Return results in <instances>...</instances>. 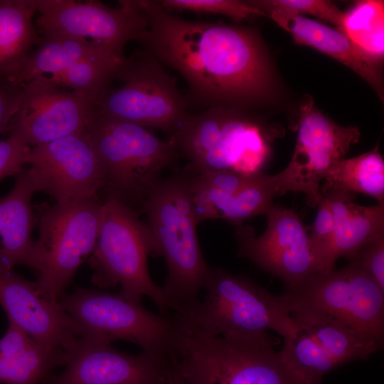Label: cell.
I'll return each mask as SVG.
<instances>
[{"instance_id": "19", "label": "cell", "mask_w": 384, "mask_h": 384, "mask_svg": "<svg viewBox=\"0 0 384 384\" xmlns=\"http://www.w3.org/2000/svg\"><path fill=\"white\" fill-rule=\"evenodd\" d=\"M0 304L9 321L39 343L68 353L80 334L58 300L44 294L31 282L0 265Z\"/></svg>"}, {"instance_id": "2", "label": "cell", "mask_w": 384, "mask_h": 384, "mask_svg": "<svg viewBox=\"0 0 384 384\" xmlns=\"http://www.w3.org/2000/svg\"><path fill=\"white\" fill-rule=\"evenodd\" d=\"M267 331L213 336L177 323L169 356L178 384H303Z\"/></svg>"}, {"instance_id": "8", "label": "cell", "mask_w": 384, "mask_h": 384, "mask_svg": "<svg viewBox=\"0 0 384 384\" xmlns=\"http://www.w3.org/2000/svg\"><path fill=\"white\" fill-rule=\"evenodd\" d=\"M103 217L104 203L97 197L56 203L38 212L39 235L27 266L38 272L36 282L47 297L58 300L92 254Z\"/></svg>"}, {"instance_id": "28", "label": "cell", "mask_w": 384, "mask_h": 384, "mask_svg": "<svg viewBox=\"0 0 384 384\" xmlns=\"http://www.w3.org/2000/svg\"><path fill=\"white\" fill-rule=\"evenodd\" d=\"M68 353L60 348L33 341L13 359L0 357V384H39L56 367L65 365Z\"/></svg>"}, {"instance_id": "38", "label": "cell", "mask_w": 384, "mask_h": 384, "mask_svg": "<svg viewBox=\"0 0 384 384\" xmlns=\"http://www.w3.org/2000/svg\"><path fill=\"white\" fill-rule=\"evenodd\" d=\"M166 384H168V381H167Z\"/></svg>"}, {"instance_id": "23", "label": "cell", "mask_w": 384, "mask_h": 384, "mask_svg": "<svg viewBox=\"0 0 384 384\" xmlns=\"http://www.w3.org/2000/svg\"><path fill=\"white\" fill-rule=\"evenodd\" d=\"M36 12V0H0V82H18L33 47L40 43Z\"/></svg>"}, {"instance_id": "9", "label": "cell", "mask_w": 384, "mask_h": 384, "mask_svg": "<svg viewBox=\"0 0 384 384\" xmlns=\"http://www.w3.org/2000/svg\"><path fill=\"white\" fill-rule=\"evenodd\" d=\"M282 294L291 315L325 316L375 341L384 338V290L352 262L342 269L317 272Z\"/></svg>"}, {"instance_id": "27", "label": "cell", "mask_w": 384, "mask_h": 384, "mask_svg": "<svg viewBox=\"0 0 384 384\" xmlns=\"http://www.w3.org/2000/svg\"><path fill=\"white\" fill-rule=\"evenodd\" d=\"M343 33L378 64L384 55V1H356L344 13Z\"/></svg>"}, {"instance_id": "24", "label": "cell", "mask_w": 384, "mask_h": 384, "mask_svg": "<svg viewBox=\"0 0 384 384\" xmlns=\"http://www.w3.org/2000/svg\"><path fill=\"white\" fill-rule=\"evenodd\" d=\"M119 59L92 42L58 35H45L28 58L17 82L25 84L31 79L60 73L85 60Z\"/></svg>"}, {"instance_id": "1", "label": "cell", "mask_w": 384, "mask_h": 384, "mask_svg": "<svg viewBox=\"0 0 384 384\" xmlns=\"http://www.w3.org/2000/svg\"><path fill=\"white\" fill-rule=\"evenodd\" d=\"M137 3L149 21L139 43L162 65L185 79L189 100L206 110H242L272 94L271 67L261 41L252 30L220 22L183 19L169 14L157 1L137 0Z\"/></svg>"}, {"instance_id": "16", "label": "cell", "mask_w": 384, "mask_h": 384, "mask_svg": "<svg viewBox=\"0 0 384 384\" xmlns=\"http://www.w3.org/2000/svg\"><path fill=\"white\" fill-rule=\"evenodd\" d=\"M168 356L142 351L129 355L111 342L91 335L77 338L65 370L44 384H166Z\"/></svg>"}, {"instance_id": "37", "label": "cell", "mask_w": 384, "mask_h": 384, "mask_svg": "<svg viewBox=\"0 0 384 384\" xmlns=\"http://www.w3.org/2000/svg\"><path fill=\"white\" fill-rule=\"evenodd\" d=\"M171 384H178V383L176 382H172Z\"/></svg>"}, {"instance_id": "11", "label": "cell", "mask_w": 384, "mask_h": 384, "mask_svg": "<svg viewBox=\"0 0 384 384\" xmlns=\"http://www.w3.org/2000/svg\"><path fill=\"white\" fill-rule=\"evenodd\" d=\"M117 79L124 85L107 89L94 103V110L169 133L188 113L186 97L162 64L144 49L126 58Z\"/></svg>"}, {"instance_id": "30", "label": "cell", "mask_w": 384, "mask_h": 384, "mask_svg": "<svg viewBox=\"0 0 384 384\" xmlns=\"http://www.w3.org/2000/svg\"><path fill=\"white\" fill-rule=\"evenodd\" d=\"M246 1L265 14L269 10L278 9L299 16L309 14L331 23L337 28V30L343 33L344 12L329 1L257 0Z\"/></svg>"}, {"instance_id": "15", "label": "cell", "mask_w": 384, "mask_h": 384, "mask_svg": "<svg viewBox=\"0 0 384 384\" xmlns=\"http://www.w3.org/2000/svg\"><path fill=\"white\" fill-rule=\"evenodd\" d=\"M265 232L256 236L250 225L237 226L238 255L292 287L316 272L308 233L298 215L282 206L272 204L265 213Z\"/></svg>"}, {"instance_id": "13", "label": "cell", "mask_w": 384, "mask_h": 384, "mask_svg": "<svg viewBox=\"0 0 384 384\" xmlns=\"http://www.w3.org/2000/svg\"><path fill=\"white\" fill-rule=\"evenodd\" d=\"M300 107L297 137L288 165L277 174L280 195L305 194L306 203L317 206L323 196L320 183L360 139L358 127L341 126L319 110L311 97Z\"/></svg>"}, {"instance_id": "25", "label": "cell", "mask_w": 384, "mask_h": 384, "mask_svg": "<svg viewBox=\"0 0 384 384\" xmlns=\"http://www.w3.org/2000/svg\"><path fill=\"white\" fill-rule=\"evenodd\" d=\"M195 178L210 198L218 219H224L236 226L258 215H265L280 195L278 175L265 173L256 175L240 188L220 191L207 187L195 174Z\"/></svg>"}, {"instance_id": "17", "label": "cell", "mask_w": 384, "mask_h": 384, "mask_svg": "<svg viewBox=\"0 0 384 384\" xmlns=\"http://www.w3.org/2000/svg\"><path fill=\"white\" fill-rule=\"evenodd\" d=\"M93 102L75 91H66L47 76L24 84L17 112L9 128L30 147L85 131Z\"/></svg>"}, {"instance_id": "12", "label": "cell", "mask_w": 384, "mask_h": 384, "mask_svg": "<svg viewBox=\"0 0 384 384\" xmlns=\"http://www.w3.org/2000/svg\"><path fill=\"white\" fill-rule=\"evenodd\" d=\"M118 7L97 1L36 0L34 20L41 35H58L92 42L124 60L128 42H139L149 27L137 1H119Z\"/></svg>"}, {"instance_id": "35", "label": "cell", "mask_w": 384, "mask_h": 384, "mask_svg": "<svg viewBox=\"0 0 384 384\" xmlns=\"http://www.w3.org/2000/svg\"><path fill=\"white\" fill-rule=\"evenodd\" d=\"M23 86L16 82H0V134L9 132L21 102Z\"/></svg>"}, {"instance_id": "31", "label": "cell", "mask_w": 384, "mask_h": 384, "mask_svg": "<svg viewBox=\"0 0 384 384\" xmlns=\"http://www.w3.org/2000/svg\"><path fill=\"white\" fill-rule=\"evenodd\" d=\"M317 206L316 218L310 233H308L316 272L329 271L328 260L334 233V220L330 199L323 196Z\"/></svg>"}, {"instance_id": "29", "label": "cell", "mask_w": 384, "mask_h": 384, "mask_svg": "<svg viewBox=\"0 0 384 384\" xmlns=\"http://www.w3.org/2000/svg\"><path fill=\"white\" fill-rule=\"evenodd\" d=\"M125 60H85L60 73L44 76H47L51 82L60 87H69L73 91L86 95L95 103L110 87L111 82L118 78Z\"/></svg>"}, {"instance_id": "10", "label": "cell", "mask_w": 384, "mask_h": 384, "mask_svg": "<svg viewBox=\"0 0 384 384\" xmlns=\"http://www.w3.org/2000/svg\"><path fill=\"white\" fill-rule=\"evenodd\" d=\"M58 302L80 336H95L111 343L124 340L142 351L166 356L172 350L177 331L174 316L154 314L140 301L120 293L82 288L62 294Z\"/></svg>"}, {"instance_id": "21", "label": "cell", "mask_w": 384, "mask_h": 384, "mask_svg": "<svg viewBox=\"0 0 384 384\" xmlns=\"http://www.w3.org/2000/svg\"><path fill=\"white\" fill-rule=\"evenodd\" d=\"M331 203L334 233L328 265L334 269L336 260H348L370 240L384 235V203L363 206L353 202L354 194L322 188Z\"/></svg>"}, {"instance_id": "5", "label": "cell", "mask_w": 384, "mask_h": 384, "mask_svg": "<svg viewBox=\"0 0 384 384\" xmlns=\"http://www.w3.org/2000/svg\"><path fill=\"white\" fill-rule=\"evenodd\" d=\"M85 135L100 164L107 196L127 205L144 200L176 163L178 151L150 129L103 114L92 108Z\"/></svg>"}, {"instance_id": "4", "label": "cell", "mask_w": 384, "mask_h": 384, "mask_svg": "<svg viewBox=\"0 0 384 384\" xmlns=\"http://www.w3.org/2000/svg\"><path fill=\"white\" fill-rule=\"evenodd\" d=\"M242 110L210 107L188 113L169 140L195 172L231 171L247 176L263 173L278 136Z\"/></svg>"}, {"instance_id": "18", "label": "cell", "mask_w": 384, "mask_h": 384, "mask_svg": "<svg viewBox=\"0 0 384 384\" xmlns=\"http://www.w3.org/2000/svg\"><path fill=\"white\" fill-rule=\"evenodd\" d=\"M28 164L36 191L58 203L97 197L102 188L100 164L85 131L31 147Z\"/></svg>"}, {"instance_id": "34", "label": "cell", "mask_w": 384, "mask_h": 384, "mask_svg": "<svg viewBox=\"0 0 384 384\" xmlns=\"http://www.w3.org/2000/svg\"><path fill=\"white\" fill-rule=\"evenodd\" d=\"M30 150V146L14 137L0 140V181L22 171L28 164Z\"/></svg>"}, {"instance_id": "7", "label": "cell", "mask_w": 384, "mask_h": 384, "mask_svg": "<svg viewBox=\"0 0 384 384\" xmlns=\"http://www.w3.org/2000/svg\"><path fill=\"white\" fill-rule=\"evenodd\" d=\"M103 203V220L91 254L93 282L102 288L119 284V293L131 299L147 297L168 315L170 306L148 270V255H156L149 228L119 200L107 196Z\"/></svg>"}, {"instance_id": "22", "label": "cell", "mask_w": 384, "mask_h": 384, "mask_svg": "<svg viewBox=\"0 0 384 384\" xmlns=\"http://www.w3.org/2000/svg\"><path fill=\"white\" fill-rule=\"evenodd\" d=\"M36 192L28 169L15 176L10 192L0 198V265L12 270L27 265L33 240L36 217L31 206Z\"/></svg>"}, {"instance_id": "3", "label": "cell", "mask_w": 384, "mask_h": 384, "mask_svg": "<svg viewBox=\"0 0 384 384\" xmlns=\"http://www.w3.org/2000/svg\"><path fill=\"white\" fill-rule=\"evenodd\" d=\"M191 173L160 179L143 201L147 227L168 274L161 287L176 312L198 301L210 266L201 252L190 189Z\"/></svg>"}, {"instance_id": "33", "label": "cell", "mask_w": 384, "mask_h": 384, "mask_svg": "<svg viewBox=\"0 0 384 384\" xmlns=\"http://www.w3.org/2000/svg\"><path fill=\"white\" fill-rule=\"evenodd\" d=\"M349 260L384 290V235L365 243Z\"/></svg>"}, {"instance_id": "32", "label": "cell", "mask_w": 384, "mask_h": 384, "mask_svg": "<svg viewBox=\"0 0 384 384\" xmlns=\"http://www.w3.org/2000/svg\"><path fill=\"white\" fill-rule=\"evenodd\" d=\"M166 10L191 11L226 16L235 21H240L253 15L266 14L249 4L246 1L236 0H159Z\"/></svg>"}, {"instance_id": "20", "label": "cell", "mask_w": 384, "mask_h": 384, "mask_svg": "<svg viewBox=\"0 0 384 384\" xmlns=\"http://www.w3.org/2000/svg\"><path fill=\"white\" fill-rule=\"evenodd\" d=\"M294 42L310 46L348 67L365 80L383 99V85L378 64L366 55L342 32L304 16L272 9L266 11Z\"/></svg>"}, {"instance_id": "26", "label": "cell", "mask_w": 384, "mask_h": 384, "mask_svg": "<svg viewBox=\"0 0 384 384\" xmlns=\"http://www.w3.org/2000/svg\"><path fill=\"white\" fill-rule=\"evenodd\" d=\"M322 188L375 198L384 203V161L378 145L359 156L343 159L326 176Z\"/></svg>"}, {"instance_id": "14", "label": "cell", "mask_w": 384, "mask_h": 384, "mask_svg": "<svg viewBox=\"0 0 384 384\" xmlns=\"http://www.w3.org/2000/svg\"><path fill=\"white\" fill-rule=\"evenodd\" d=\"M297 330L284 339L281 357L303 384H319L340 366L364 360L381 348L371 338L338 321L316 315H292Z\"/></svg>"}, {"instance_id": "6", "label": "cell", "mask_w": 384, "mask_h": 384, "mask_svg": "<svg viewBox=\"0 0 384 384\" xmlns=\"http://www.w3.org/2000/svg\"><path fill=\"white\" fill-rule=\"evenodd\" d=\"M203 289V301L174 314L179 324L213 336L270 329L287 339L297 332L284 296L272 294L248 277L210 267Z\"/></svg>"}, {"instance_id": "36", "label": "cell", "mask_w": 384, "mask_h": 384, "mask_svg": "<svg viewBox=\"0 0 384 384\" xmlns=\"http://www.w3.org/2000/svg\"><path fill=\"white\" fill-rule=\"evenodd\" d=\"M33 341L23 329L9 321L8 329L0 339V357L7 359L16 358L29 348Z\"/></svg>"}]
</instances>
